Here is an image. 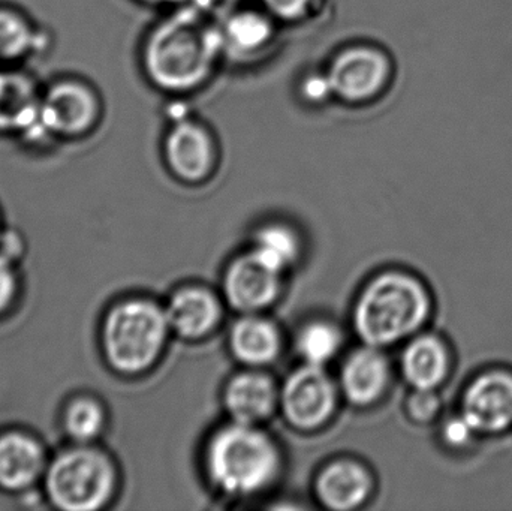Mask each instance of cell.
Wrapping results in <instances>:
<instances>
[{
	"mask_svg": "<svg viewBox=\"0 0 512 511\" xmlns=\"http://www.w3.org/2000/svg\"><path fill=\"white\" fill-rule=\"evenodd\" d=\"M224 60L219 21L191 3L167 9L144 36L140 65L159 92L186 96L203 89Z\"/></svg>",
	"mask_w": 512,
	"mask_h": 511,
	"instance_id": "cell-1",
	"label": "cell"
},
{
	"mask_svg": "<svg viewBox=\"0 0 512 511\" xmlns=\"http://www.w3.org/2000/svg\"><path fill=\"white\" fill-rule=\"evenodd\" d=\"M432 309V296L420 279L408 273H384L373 279L358 299L355 329L367 345H393L418 335Z\"/></svg>",
	"mask_w": 512,
	"mask_h": 511,
	"instance_id": "cell-2",
	"label": "cell"
},
{
	"mask_svg": "<svg viewBox=\"0 0 512 511\" xmlns=\"http://www.w3.org/2000/svg\"><path fill=\"white\" fill-rule=\"evenodd\" d=\"M207 468L222 491L251 495L273 482L279 471V453L270 438L254 426L234 423L210 441Z\"/></svg>",
	"mask_w": 512,
	"mask_h": 511,
	"instance_id": "cell-3",
	"label": "cell"
},
{
	"mask_svg": "<svg viewBox=\"0 0 512 511\" xmlns=\"http://www.w3.org/2000/svg\"><path fill=\"white\" fill-rule=\"evenodd\" d=\"M168 327L165 312L146 300L116 306L102 333L108 362L126 374L144 371L158 359Z\"/></svg>",
	"mask_w": 512,
	"mask_h": 511,
	"instance_id": "cell-4",
	"label": "cell"
},
{
	"mask_svg": "<svg viewBox=\"0 0 512 511\" xmlns=\"http://www.w3.org/2000/svg\"><path fill=\"white\" fill-rule=\"evenodd\" d=\"M104 101L86 78L62 75L42 84L39 125L53 143L86 140L102 123Z\"/></svg>",
	"mask_w": 512,
	"mask_h": 511,
	"instance_id": "cell-5",
	"label": "cell"
},
{
	"mask_svg": "<svg viewBox=\"0 0 512 511\" xmlns=\"http://www.w3.org/2000/svg\"><path fill=\"white\" fill-rule=\"evenodd\" d=\"M114 468L107 456L92 449L63 453L47 473V494L59 509H101L114 491Z\"/></svg>",
	"mask_w": 512,
	"mask_h": 511,
	"instance_id": "cell-6",
	"label": "cell"
},
{
	"mask_svg": "<svg viewBox=\"0 0 512 511\" xmlns=\"http://www.w3.org/2000/svg\"><path fill=\"white\" fill-rule=\"evenodd\" d=\"M334 101L361 107L378 101L393 80L390 54L378 45L355 42L340 48L325 66Z\"/></svg>",
	"mask_w": 512,
	"mask_h": 511,
	"instance_id": "cell-7",
	"label": "cell"
},
{
	"mask_svg": "<svg viewBox=\"0 0 512 511\" xmlns=\"http://www.w3.org/2000/svg\"><path fill=\"white\" fill-rule=\"evenodd\" d=\"M459 413L481 438L512 429V369L492 366L471 378L462 390Z\"/></svg>",
	"mask_w": 512,
	"mask_h": 511,
	"instance_id": "cell-8",
	"label": "cell"
},
{
	"mask_svg": "<svg viewBox=\"0 0 512 511\" xmlns=\"http://www.w3.org/2000/svg\"><path fill=\"white\" fill-rule=\"evenodd\" d=\"M164 158L174 176L185 182H200L215 167L216 137L209 126L192 117L188 110H173L164 135Z\"/></svg>",
	"mask_w": 512,
	"mask_h": 511,
	"instance_id": "cell-9",
	"label": "cell"
},
{
	"mask_svg": "<svg viewBox=\"0 0 512 511\" xmlns=\"http://www.w3.org/2000/svg\"><path fill=\"white\" fill-rule=\"evenodd\" d=\"M280 26L261 6H240L219 20L224 60L249 66L267 59L279 42Z\"/></svg>",
	"mask_w": 512,
	"mask_h": 511,
	"instance_id": "cell-10",
	"label": "cell"
},
{
	"mask_svg": "<svg viewBox=\"0 0 512 511\" xmlns=\"http://www.w3.org/2000/svg\"><path fill=\"white\" fill-rule=\"evenodd\" d=\"M282 404L289 422L297 428L322 425L334 408V387L322 366L306 365L295 371L283 387Z\"/></svg>",
	"mask_w": 512,
	"mask_h": 511,
	"instance_id": "cell-11",
	"label": "cell"
},
{
	"mask_svg": "<svg viewBox=\"0 0 512 511\" xmlns=\"http://www.w3.org/2000/svg\"><path fill=\"white\" fill-rule=\"evenodd\" d=\"M42 84L27 68H0V135L23 140L39 123Z\"/></svg>",
	"mask_w": 512,
	"mask_h": 511,
	"instance_id": "cell-12",
	"label": "cell"
},
{
	"mask_svg": "<svg viewBox=\"0 0 512 511\" xmlns=\"http://www.w3.org/2000/svg\"><path fill=\"white\" fill-rule=\"evenodd\" d=\"M51 47V36L27 12L0 3V68H27Z\"/></svg>",
	"mask_w": 512,
	"mask_h": 511,
	"instance_id": "cell-13",
	"label": "cell"
},
{
	"mask_svg": "<svg viewBox=\"0 0 512 511\" xmlns=\"http://www.w3.org/2000/svg\"><path fill=\"white\" fill-rule=\"evenodd\" d=\"M453 369L450 344L433 333H418L403 351L402 372L414 390L441 389Z\"/></svg>",
	"mask_w": 512,
	"mask_h": 511,
	"instance_id": "cell-14",
	"label": "cell"
},
{
	"mask_svg": "<svg viewBox=\"0 0 512 511\" xmlns=\"http://www.w3.org/2000/svg\"><path fill=\"white\" fill-rule=\"evenodd\" d=\"M280 273L251 252L237 258L225 276L228 302L239 311H256L270 305L280 288Z\"/></svg>",
	"mask_w": 512,
	"mask_h": 511,
	"instance_id": "cell-15",
	"label": "cell"
},
{
	"mask_svg": "<svg viewBox=\"0 0 512 511\" xmlns=\"http://www.w3.org/2000/svg\"><path fill=\"white\" fill-rule=\"evenodd\" d=\"M41 446L26 435L0 438V486L11 491L30 488L44 471Z\"/></svg>",
	"mask_w": 512,
	"mask_h": 511,
	"instance_id": "cell-16",
	"label": "cell"
},
{
	"mask_svg": "<svg viewBox=\"0 0 512 511\" xmlns=\"http://www.w3.org/2000/svg\"><path fill=\"white\" fill-rule=\"evenodd\" d=\"M370 491V477L361 465L339 461L328 465L316 482L319 500L333 510H351L360 506Z\"/></svg>",
	"mask_w": 512,
	"mask_h": 511,
	"instance_id": "cell-17",
	"label": "cell"
},
{
	"mask_svg": "<svg viewBox=\"0 0 512 511\" xmlns=\"http://www.w3.org/2000/svg\"><path fill=\"white\" fill-rule=\"evenodd\" d=\"M387 383V360L372 345L355 351L346 360L342 372L343 390L354 404H372L382 395Z\"/></svg>",
	"mask_w": 512,
	"mask_h": 511,
	"instance_id": "cell-18",
	"label": "cell"
},
{
	"mask_svg": "<svg viewBox=\"0 0 512 511\" xmlns=\"http://www.w3.org/2000/svg\"><path fill=\"white\" fill-rule=\"evenodd\" d=\"M168 326L183 338H201L218 324L221 308L218 300L200 288L179 291L167 306Z\"/></svg>",
	"mask_w": 512,
	"mask_h": 511,
	"instance_id": "cell-19",
	"label": "cell"
},
{
	"mask_svg": "<svg viewBox=\"0 0 512 511\" xmlns=\"http://www.w3.org/2000/svg\"><path fill=\"white\" fill-rule=\"evenodd\" d=\"M276 390L270 378L261 374H242L228 384L225 404L234 422L255 425L270 416Z\"/></svg>",
	"mask_w": 512,
	"mask_h": 511,
	"instance_id": "cell-20",
	"label": "cell"
},
{
	"mask_svg": "<svg viewBox=\"0 0 512 511\" xmlns=\"http://www.w3.org/2000/svg\"><path fill=\"white\" fill-rule=\"evenodd\" d=\"M231 348L248 365H265L276 359L280 338L276 327L262 318H243L231 332Z\"/></svg>",
	"mask_w": 512,
	"mask_h": 511,
	"instance_id": "cell-21",
	"label": "cell"
},
{
	"mask_svg": "<svg viewBox=\"0 0 512 511\" xmlns=\"http://www.w3.org/2000/svg\"><path fill=\"white\" fill-rule=\"evenodd\" d=\"M254 254L268 267L282 273L298 257L297 237L288 228L270 225L255 237Z\"/></svg>",
	"mask_w": 512,
	"mask_h": 511,
	"instance_id": "cell-22",
	"label": "cell"
},
{
	"mask_svg": "<svg viewBox=\"0 0 512 511\" xmlns=\"http://www.w3.org/2000/svg\"><path fill=\"white\" fill-rule=\"evenodd\" d=\"M340 347L339 330L327 323H310L298 336V351L307 365L322 366Z\"/></svg>",
	"mask_w": 512,
	"mask_h": 511,
	"instance_id": "cell-23",
	"label": "cell"
},
{
	"mask_svg": "<svg viewBox=\"0 0 512 511\" xmlns=\"http://www.w3.org/2000/svg\"><path fill=\"white\" fill-rule=\"evenodd\" d=\"M65 426L74 440H93L98 437L104 426L102 408L90 399H78L66 410Z\"/></svg>",
	"mask_w": 512,
	"mask_h": 511,
	"instance_id": "cell-24",
	"label": "cell"
},
{
	"mask_svg": "<svg viewBox=\"0 0 512 511\" xmlns=\"http://www.w3.org/2000/svg\"><path fill=\"white\" fill-rule=\"evenodd\" d=\"M322 0H258V5L280 24H300L315 17Z\"/></svg>",
	"mask_w": 512,
	"mask_h": 511,
	"instance_id": "cell-25",
	"label": "cell"
},
{
	"mask_svg": "<svg viewBox=\"0 0 512 511\" xmlns=\"http://www.w3.org/2000/svg\"><path fill=\"white\" fill-rule=\"evenodd\" d=\"M442 440L450 449L465 452V450L471 449L478 440H481V437L466 422L465 417L457 411V414L445 420L444 426H442Z\"/></svg>",
	"mask_w": 512,
	"mask_h": 511,
	"instance_id": "cell-26",
	"label": "cell"
},
{
	"mask_svg": "<svg viewBox=\"0 0 512 511\" xmlns=\"http://www.w3.org/2000/svg\"><path fill=\"white\" fill-rule=\"evenodd\" d=\"M301 98L310 105H324L334 101L333 90L325 69L307 71L298 84Z\"/></svg>",
	"mask_w": 512,
	"mask_h": 511,
	"instance_id": "cell-27",
	"label": "cell"
},
{
	"mask_svg": "<svg viewBox=\"0 0 512 511\" xmlns=\"http://www.w3.org/2000/svg\"><path fill=\"white\" fill-rule=\"evenodd\" d=\"M442 401L438 390H414L408 401V411L418 423H430L438 419Z\"/></svg>",
	"mask_w": 512,
	"mask_h": 511,
	"instance_id": "cell-28",
	"label": "cell"
},
{
	"mask_svg": "<svg viewBox=\"0 0 512 511\" xmlns=\"http://www.w3.org/2000/svg\"><path fill=\"white\" fill-rule=\"evenodd\" d=\"M192 6L198 11L204 12L215 20H222L231 12L236 11L240 6L245 5V0H191Z\"/></svg>",
	"mask_w": 512,
	"mask_h": 511,
	"instance_id": "cell-29",
	"label": "cell"
},
{
	"mask_svg": "<svg viewBox=\"0 0 512 511\" xmlns=\"http://www.w3.org/2000/svg\"><path fill=\"white\" fill-rule=\"evenodd\" d=\"M15 288H17V282H15L14 272L9 266L8 258L2 255L0 257V312L8 308L9 303L14 299Z\"/></svg>",
	"mask_w": 512,
	"mask_h": 511,
	"instance_id": "cell-30",
	"label": "cell"
},
{
	"mask_svg": "<svg viewBox=\"0 0 512 511\" xmlns=\"http://www.w3.org/2000/svg\"><path fill=\"white\" fill-rule=\"evenodd\" d=\"M134 2L140 3V5L150 6V8H164L171 9L176 6L186 5L191 0H134Z\"/></svg>",
	"mask_w": 512,
	"mask_h": 511,
	"instance_id": "cell-31",
	"label": "cell"
}]
</instances>
